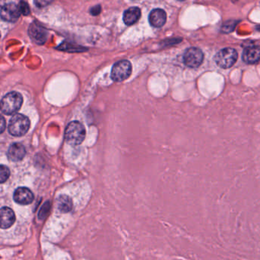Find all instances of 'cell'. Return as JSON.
I'll return each instance as SVG.
<instances>
[{
    "mask_svg": "<svg viewBox=\"0 0 260 260\" xmlns=\"http://www.w3.org/2000/svg\"><path fill=\"white\" fill-rule=\"evenodd\" d=\"M179 1H184V0H179Z\"/></svg>",
    "mask_w": 260,
    "mask_h": 260,
    "instance_id": "23",
    "label": "cell"
},
{
    "mask_svg": "<svg viewBox=\"0 0 260 260\" xmlns=\"http://www.w3.org/2000/svg\"><path fill=\"white\" fill-rule=\"evenodd\" d=\"M204 59L203 51L196 47H191L186 51L184 55V62L189 68H197L203 63Z\"/></svg>",
    "mask_w": 260,
    "mask_h": 260,
    "instance_id": "6",
    "label": "cell"
},
{
    "mask_svg": "<svg viewBox=\"0 0 260 260\" xmlns=\"http://www.w3.org/2000/svg\"><path fill=\"white\" fill-rule=\"evenodd\" d=\"M86 131L82 123L73 121L68 124L65 132V139L68 144L76 146L82 144L85 139Z\"/></svg>",
    "mask_w": 260,
    "mask_h": 260,
    "instance_id": "1",
    "label": "cell"
},
{
    "mask_svg": "<svg viewBox=\"0 0 260 260\" xmlns=\"http://www.w3.org/2000/svg\"><path fill=\"white\" fill-rule=\"evenodd\" d=\"M20 12L19 5L14 3H9L3 5L0 11V16L2 19L9 22H15L19 18Z\"/></svg>",
    "mask_w": 260,
    "mask_h": 260,
    "instance_id": "7",
    "label": "cell"
},
{
    "mask_svg": "<svg viewBox=\"0 0 260 260\" xmlns=\"http://www.w3.org/2000/svg\"><path fill=\"white\" fill-rule=\"evenodd\" d=\"M140 17V9L138 7H131L124 12L123 21L127 25H132L139 21Z\"/></svg>",
    "mask_w": 260,
    "mask_h": 260,
    "instance_id": "14",
    "label": "cell"
},
{
    "mask_svg": "<svg viewBox=\"0 0 260 260\" xmlns=\"http://www.w3.org/2000/svg\"><path fill=\"white\" fill-rule=\"evenodd\" d=\"M25 153L26 151L23 145L14 143L10 146L8 151V158L12 162H19L24 158Z\"/></svg>",
    "mask_w": 260,
    "mask_h": 260,
    "instance_id": "12",
    "label": "cell"
},
{
    "mask_svg": "<svg viewBox=\"0 0 260 260\" xmlns=\"http://www.w3.org/2000/svg\"><path fill=\"white\" fill-rule=\"evenodd\" d=\"M58 209L63 213L71 212L73 208V203L71 198L66 195H61L57 200Z\"/></svg>",
    "mask_w": 260,
    "mask_h": 260,
    "instance_id": "15",
    "label": "cell"
},
{
    "mask_svg": "<svg viewBox=\"0 0 260 260\" xmlns=\"http://www.w3.org/2000/svg\"><path fill=\"white\" fill-rule=\"evenodd\" d=\"M132 74V64L128 60H120L113 65L111 70V78L116 82L127 80Z\"/></svg>",
    "mask_w": 260,
    "mask_h": 260,
    "instance_id": "4",
    "label": "cell"
},
{
    "mask_svg": "<svg viewBox=\"0 0 260 260\" xmlns=\"http://www.w3.org/2000/svg\"><path fill=\"white\" fill-rule=\"evenodd\" d=\"M30 128V120L23 114L15 115L9 121V132L13 136H22L25 135Z\"/></svg>",
    "mask_w": 260,
    "mask_h": 260,
    "instance_id": "3",
    "label": "cell"
},
{
    "mask_svg": "<svg viewBox=\"0 0 260 260\" xmlns=\"http://www.w3.org/2000/svg\"><path fill=\"white\" fill-rule=\"evenodd\" d=\"M231 1H237V0H231Z\"/></svg>",
    "mask_w": 260,
    "mask_h": 260,
    "instance_id": "22",
    "label": "cell"
},
{
    "mask_svg": "<svg viewBox=\"0 0 260 260\" xmlns=\"http://www.w3.org/2000/svg\"><path fill=\"white\" fill-rule=\"evenodd\" d=\"M29 35L32 40L37 44H43L45 43L47 38V32L37 24H32L30 27Z\"/></svg>",
    "mask_w": 260,
    "mask_h": 260,
    "instance_id": "10",
    "label": "cell"
},
{
    "mask_svg": "<svg viewBox=\"0 0 260 260\" xmlns=\"http://www.w3.org/2000/svg\"><path fill=\"white\" fill-rule=\"evenodd\" d=\"M149 19L151 26L154 27V28H161L166 22V12L163 9H154L150 13Z\"/></svg>",
    "mask_w": 260,
    "mask_h": 260,
    "instance_id": "11",
    "label": "cell"
},
{
    "mask_svg": "<svg viewBox=\"0 0 260 260\" xmlns=\"http://www.w3.org/2000/svg\"><path fill=\"white\" fill-rule=\"evenodd\" d=\"M14 200L20 205H28L33 202L34 195L28 188H18L14 193Z\"/></svg>",
    "mask_w": 260,
    "mask_h": 260,
    "instance_id": "8",
    "label": "cell"
},
{
    "mask_svg": "<svg viewBox=\"0 0 260 260\" xmlns=\"http://www.w3.org/2000/svg\"><path fill=\"white\" fill-rule=\"evenodd\" d=\"M243 59L246 63H257L260 60V47L253 46L245 49L243 54Z\"/></svg>",
    "mask_w": 260,
    "mask_h": 260,
    "instance_id": "13",
    "label": "cell"
},
{
    "mask_svg": "<svg viewBox=\"0 0 260 260\" xmlns=\"http://www.w3.org/2000/svg\"><path fill=\"white\" fill-rule=\"evenodd\" d=\"M238 59V53L233 48H224L215 55L216 64L222 69H228L234 66Z\"/></svg>",
    "mask_w": 260,
    "mask_h": 260,
    "instance_id": "5",
    "label": "cell"
},
{
    "mask_svg": "<svg viewBox=\"0 0 260 260\" xmlns=\"http://www.w3.org/2000/svg\"><path fill=\"white\" fill-rule=\"evenodd\" d=\"M100 12H101V6H100V5H97V6L92 8V9H91V13H92V15H93V16H97Z\"/></svg>",
    "mask_w": 260,
    "mask_h": 260,
    "instance_id": "21",
    "label": "cell"
},
{
    "mask_svg": "<svg viewBox=\"0 0 260 260\" xmlns=\"http://www.w3.org/2000/svg\"><path fill=\"white\" fill-rule=\"evenodd\" d=\"M22 103V96L19 93L10 92L0 101V110L5 114H13L21 108Z\"/></svg>",
    "mask_w": 260,
    "mask_h": 260,
    "instance_id": "2",
    "label": "cell"
},
{
    "mask_svg": "<svg viewBox=\"0 0 260 260\" xmlns=\"http://www.w3.org/2000/svg\"><path fill=\"white\" fill-rule=\"evenodd\" d=\"M10 176V170L5 165H0V184L5 183Z\"/></svg>",
    "mask_w": 260,
    "mask_h": 260,
    "instance_id": "16",
    "label": "cell"
},
{
    "mask_svg": "<svg viewBox=\"0 0 260 260\" xmlns=\"http://www.w3.org/2000/svg\"><path fill=\"white\" fill-rule=\"evenodd\" d=\"M51 210V203L50 202H46L43 204V206L40 208V212H39L38 218L40 219H44L48 215Z\"/></svg>",
    "mask_w": 260,
    "mask_h": 260,
    "instance_id": "17",
    "label": "cell"
},
{
    "mask_svg": "<svg viewBox=\"0 0 260 260\" xmlns=\"http://www.w3.org/2000/svg\"><path fill=\"white\" fill-rule=\"evenodd\" d=\"M5 130V120L3 116L0 115V134L4 132Z\"/></svg>",
    "mask_w": 260,
    "mask_h": 260,
    "instance_id": "20",
    "label": "cell"
},
{
    "mask_svg": "<svg viewBox=\"0 0 260 260\" xmlns=\"http://www.w3.org/2000/svg\"><path fill=\"white\" fill-rule=\"evenodd\" d=\"M16 215L14 212L9 207L0 208V227L9 228L14 224Z\"/></svg>",
    "mask_w": 260,
    "mask_h": 260,
    "instance_id": "9",
    "label": "cell"
},
{
    "mask_svg": "<svg viewBox=\"0 0 260 260\" xmlns=\"http://www.w3.org/2000/svg\"><path fill=\"white\" fill-rule=\"evenodd\" d=\"M19 8L20 12L24 16H28L29 14L30 8L27 2L21 1V2H20L19 5Z\"/></svg>",
    "mask_w": 260,
    "mask_h": 260,
    "instance_id": "18",
    "label": "cell"
},
{
    "mask_svg": "<svg viewBox=\"0 0 260 260\" xmlns=\"http://www.w3.org/2000/svg\"><path fill=\"white\" fill-rule=\"evenodd\" d=\"M52 2L53 0H35V5L40 8L45 7Z\"/></svg>",
    "mask_w": 260,
    "mask_h": 260,
    "instance_id": "19",
    "label": "cell"
}]
</instances>
